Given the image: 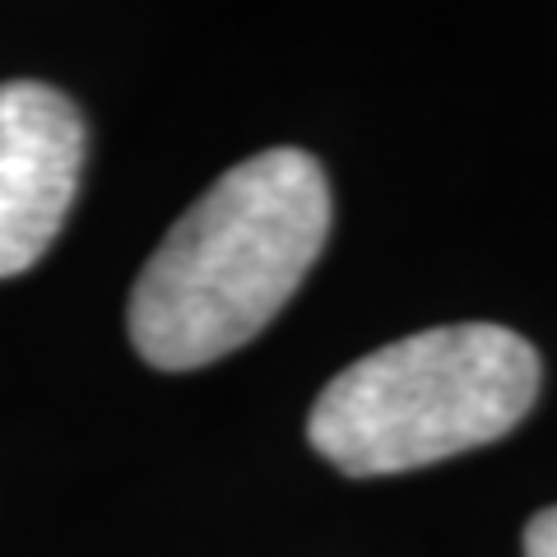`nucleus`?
I'll list each match as a JSON object with an SVG mask.
<instances>
[{"label":"nucleus","mask_w":557,"mask_h":557,"mask_svg":"<svg viewBox=\"0 0 557 557\" xmlns=\"http://www.w3.org/2000/svg\"><path fill=\"white\" fill-rule=\"evenodd\" d=\"M330 237V182L302 149L228 168L172 223L131 293L149 368L190 372L237 354L298 293Z\"/></svg>","instance_id":"1"},{"label":"nucleus","mask_w":557,"mask_h":557,"mask_svg":"<svg viewBox=\"0 0 557 557\" xmlns=\"http://www.w3.org/2000/svg\"><path fill=\"white\" fill-rule=\"evenodd\" d=\"M534 395L530 339L487 321L437 325L344 368L311 405L307 437L354 479L405 474L507 437Z\"/></svg>","instance_id":"2"},{"label":"nucleus","mask_w":557,"mask_h":557,"mask_svg":"<svg viewBox=\"0 0 557 557\" xmlns=\"http://www.w3.org/2000/svg\"><path fill=\"white\" fill-rule=\"evenodd\" d=\"M84 116L51 84H0V278L38 265L79 190Z\"/></svg>","instance_id":"3"},{"label":"nucleus","mask_w":557,"mask_h":557,"mask_svg":"<svg viewBox=\"0 0 557 557\" xmlns=\"http://www.w3.org/2000/svg\"><path fill=\"white\" fill-rule=\"evenodd\" d=\"M525 557H557V507L539 511L525 525Z\"/></svg>","instance_id":"4"}]
</instances>
